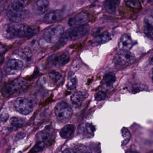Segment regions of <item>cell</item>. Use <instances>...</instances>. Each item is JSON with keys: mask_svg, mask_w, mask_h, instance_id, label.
Here are the masks:
<instances>
[{"mask_svg": "<svg viewBox=\"0 0 153 153\" xmlns=\"http://www.w3.org/2000/svg\"><path fill=\"white\" fill-rule=\"evenodd\" d=\"M62 153H74L71 149H66Z\"/></svg>", "mask_w": 153, "mask_h": 153, "instance_id": "obj_33", "label": "cell"}, {"mask_svg": "<svg viewBox=\"0 0 153 153\" xmlns=\"http://www.w3.org/2000/svg\"><path fill=\"white\" fill-rule=\"evenodd\" d=\"M136 61V57L129 51L120 50L114 57L113 62L120 66H127L133 63Z\"/></svg>", "mask_w": 153, "mask_h": 153, "instance_id": "obj_8", "label": "cell"}, {"mask_svg": "<svg viewBox=\"0 0 153 153\" xmlns=\"http://www.w3.org/2000/svg\"><path fill=\"white\" fill-rule=\"evenodd\" d=\"M133 45L132 39L127 34L122 35L119 40V48L122 51H129L132 48Z\"/></svg>", "mask_w": 153, "mask_h": 153, "instance_id": "obj_15", "label": "cell"}, {"mask_svg": "<svg viewBox=\"0 0 153 153\" xmlns=\"http://www.w3.org/2000/svg\"><path fill=\"white\" fill-rule=\"evenodd\" d=\"M27 1H15L11 3L7 12L8 19L13 22L17 23L22 21L26 18V8Z\"/></svg>", "mask_w": 153, "mask_h": 153, "instance_id": "obj_2", "label": "cell"}, {"mask_svg": "<svg viewBox=\"0 0 153 153\" xmlns=\"http://www.w3.org/2000/svg\"><path fill=\"white\" fill-rule=\"evenodd\" d=\"M75 130V127L74 125H66L60 131V136L63 138H69L73 134Z\"/></svg>", "mask_w": 153, "mask_h": 153, "instance_id": "obj_21", "label": "cell"}, {"mask_svg": "<svg viewBox=\"0 0 153 153\" xmlns=\"http://www.w3.org/2000/svg\"><path fill=\"white\" fill-rule=\"evenodd\" d=\"M150 62H151V63L153 64V57L152 58H151Z\"/></svg>", "mask_w": 153, "mask_h": 153, "instance_id": "obj_37", "label": "cell"}, {"mask_svg": "<svg viewBox=\"0 0 153 153\" xmlns=\"http://www.w3.org/2000/svg\"><path fill=\"white\" fill-rule=\"evenodd\" d=\"M111 40L110 34L108 31L102 32L95 37L93 40V44L96 46L106 44Z\"/></svg>", "mask_w": 153, "mask_h": 153, "instance_id": "obj_19", "label": "cell"}, {"mask_svg": "<svg viewBox=\"0 0 153 153\" xmlns=\"http://www.w3.org/2000/svg\"><path fill=\"white\" fill-rule=\"evenodd\" d=\"M64 15L63 12L61 10L53 11L47 13L44 17V21L47 23L56 22L62 19Z\"/></svg>", "mask_w": 153, "mask_h": 153, "instance_id": "obj_13", "label": "cell"}, {"mask_svg": "<svg viewBox=\"0 0 153 153\" xmlns=\"http://www.w3.org/2000/svg\"><path fill=\"white\" fill-rule=\"evenodd\" d=\"M13 105L15 110L23 115H29L33 110L32 102L23 97L17 98L14 101Z\"/></svg>", "mask_w": 153, "mask_h": 153, "instance_id": "obj_7", "label": "cell"}, {"mask_svg": "<svg viewBox=\"0 0 153 153\" xmlns=\"http://www.w3.org/2000/svg\"><path fill=\"white\" fill-rule=\"evenodd\" d=\"M0 15H1V13H0Z\"/></svg>", "mask_w": 153, "mask_h": 153, "instance_id": "obj_38", "label": "cell"}, {"mask_svg": "<svg viewBox=\"0 0 153 153\" xmlns=\"http://www.w3.org/2000/svg\"><path fill=\"white\" fill-rule=\"evenodd\" d=\"M150 77L152 78V81L153 83V68L150 72Z\"/></svg>", "mask_w": 153, "mask_h": 153, "instance_id": "obj_34", "label": "cell"}, {"mask_svg": "<svg viewBox=\"0 0 153 153\" xmlns=\"http://www.w3.org/2000/svg\"><path fill=\"white\" fill-rule=\"evenodd\" d=\"M36 26H29L22 24H7L3 29V36L5 38H28L36 35L38 32Z\"/></svg>", "mask_w": 153, "mask_h": 153, "instance_id": "obj_1", "label": "cell"}, {"mask_svg": "<svg viewBox=\"0 0 153 153\" xmlns=\"http://www.w3.org/2000/svg\"><path fill=\"white\" fill-rule=\"evenodd\" d=\"M64 32V28L61 25H54L47 29L43 34L45 41L48 44H54L61 39Z\"/></svg>", "mask_w": 153, "mask_h": 153, "instance_id": "obj_5", "label": "cell"}, {"mask_svg": "<svg viewBox=\"0 0 153 153\" xmlns=\"http://www.w3.org/2000/svg\"><path fill=\"white\" fill-rule=\"evenodd\" d=\"M107 97V94L104 91H100L97 93L94 96L95 100L100 102L104 100Z\"/></svg>", "mask_w": 153, "mask_h": 153, "instance_id": "obj_29", "label": "cell"}, {"mask_svg": "<svg viewBox=\"0 0 153 153\" xmlns=\"http://www.w3.org/2000/svg\"><path fill=\"white\" fill-rule=\"evenodd\" d=\"M62 79V76L60 73L52 71L48 74L47 76L45 79L46 82L48 81V84L56 85L61 82Z\"/></svg>", "mask_w": 153, "mask_h": 153, "instance_id": "obj_17", "label": "cell"}, {"mask_svg": "<svg viewBox=\"0 0 153 153\" xmlns=\"http://www.w3.org/2000/svg\"><path fill=\"white\" fill-rule=\"evenodd\" d=\"M121 133H122V136L124 138L122 145H126L130 140V138H131V134L128 129L126 128H122Z\"/></svg>", "mask_w": 153, "mask_h": 153, "instance_id": "obj_25", "label": "cell"}, {"mask_svg": "<svg viewBox=\"0 0 153 153\" xmlns=\"http://www.w3.org/2000/svg\"><path fill=\"white\" fill-rule=\"evenodd\" d=\"M10 123L13 127L20 128L25 125V119L19 117H13L10 119Z\"/></svg>", "mask_w": 153, "mask_h": 153, "instance_id": "obj_22", "label": "cell"}, {"mask_svg": "<svg viewBox=\"0 0 153 153\" xmlns=\"http://www.w3.org/2000/svg\"><path fill=\"white\" fill-rule=\"evenodd\" d=\"M9 118L8 113L5 111L0 112V122H5Z\"/></svg>", "mask_w": 153, "mask_h": 153, "instance_id": "obj_32", "label": "cell"}, {"mask_svg": "<svg viewBox=\"0 0 153 153\" xmlns=\"http://www.w3.org/2000/svg\"><path fill=\"white\" fill-rule=\"evenodd\" d=\"M116 81V77L115 74L110 72L106 74L102 82V90L107 91L111 90Z\"/></svg>", "mask_w": 153, "mask_h": 153, "instance_id": "obj_14", "label": "cell"}, {"mask_svg": "<svg viewBox=\"0 0 153 153\" xmlns=\"http://www.w3.org/2000/svg\"><path fill=\"white\" fill-rule=\"evenodd\" d=\"M45 147V142H38L35 145V146L32 148L30 153H36L42 152Z\"/></svg>", "mask_w": 153, "mask_h": 153, "instance_id": "obj_23", "label": "cell"}, {"mask_svg": "<svg viewBox=\"0 0 153 153\" xmlns=\"http://www.w3.org/2000/svg\"><path fill=\"white\" fill-rule=\"evenodd\" d=\"M55 113L59 121L65 123L71 119L73 112L71 106L66 102H62L56 105L55 108Z\"/></svg>", "mask_w": 153, "mask_h": 153, "instance_id": "obj_6", "label": "cell"}, {"mask_svg": "<svg viewBox=\"0 0 153 153\" xmlns=\"http://www.w3.org/2000/svg\"><path fill=\"white\" fill-rule=\"evenodd\" d=\"M120 1H107L104 4V8L107 12L113 14L116 12Z\"/></svg>", "mask_w": 153, "mask_h": 153, "instance_id": "obj_20", "label": "cell"}, {"mask_svg": "<svg viewBox=\"0 0 153 153\" xmlns=\"http://www.w3.org/2000/svg\"><path fill=\"white\" fill-rule=\"evenodd\" d=\"M88 14L82 12L71 17L68 20V23L71 27H76L85 25L89 21Z\"/></svg>", "mask_w": 153, "mask_h": 153, "instance_id": "obj_11", "label": "cell"}, {"mask_svg": "<svg viewBox=\"0 0 153 153\" xmlns=\"http://www.w3.org/2000/svg\"><path fill=\"white\" fill-rule=\"evenodd\" d=\"M85 130L89 134L93 135L95 131V128L92 124L87 123L85 125Z\"/></svg>", "mask_w": 153, "mask_h": 153, "instance_id": "obj_30", "label": "cell"}, {"mask_svg": "<svg viewBox=\"0 0 153 153\" xmlns=\"http://www.w3.org/2000/svg\"><path fill=\"white\" fill-rule=\"evenodd\" d=\"M126 3L128 6L133 8H137L140 5L139 2L137 1H126Z\"/></svg>", "mask_w": 153, "mask_h": 153, "instance_id": "obj_31", "label": "cell"}, {"mask_svg": "<svg viewBox=\"0 0 153 153\" xmlns=\"http://www.w3.org/2000/svg\"><path fill=\"white\" fill-rule=\"evenodd\" d=\"M69 53L66 52L54 54L49 57L48 61L52 65L60 67L66 64L70 61Z\"/></svg>", "mask_w": 153, "mask_h": 153, "instance_id": "obj_10", "label": "cell"}, {"mask_svg": "<svg viewBox=\"0 0 153 153\" xmlns=\"http://www.w3.org/2000/svg\"><path fill=\"white\" fill-rule=\"evenodd\" d=\"M126 153H137V152H132V151H129V152H128Z\"/></svg>", "mask_w": 153, "mask_h": 153, "instance_id": "obj_36", "label": "cell"}, {"mask_svg": "<svg viewBox=\"0 0 153 153\" xmlns=\"http://www.w3.org/2000/svg\"><path fill=\"white\" fill-rule=\"evenodd\" d=\"M49 7V2L45 0H40L37 1L33 5V11L35 14L38 15L45 14Z\"/></svg>", "mask_w": 153, "mask_h": 153, "instance_id": "obj_12", "label": "cell"}, {"mask_svg": "<svg viewBox=\"0 0 153 153\" xmlns=\"http://www.w3.org/2000/svg\"><path fill=\"white\" fill-rule=\"evenodd\" d=\"M74 153H92L91 149L82 145L76 146L74 149Z\"/></svg>", "mask_w": 153, "mask_h": 153, "instance_id": "obj_28", "label": "cell"}, {"mask_svg": "<svg viewBox=\"0 0 153 153\" xmlns=\"http://www.w3.org/2000/svg\"><path fill=\"white\" fill-rule=\"evenodd\" d=\"M27 88L25 82L16 80L5 84L1 90V93L4 97H10L15 94L23 92Z\"/></svg>", "mask_w": 153, "mask_h": 153, "instance_id": "obj_4", "label": "cell"}, {"mask_svg": "<svg viewBox=\"0 0 153 153\" xmlns=\"http://www.w3.org/2000/svg\"><path fill=\"white\" fill-rule=\"evenodd\" d=\"M51 138L50 134L45 132H41L39 133L37 135L38 142H45L48 141Z\"/></svg>", "mask_w": 153, "mask_h": 153, "instance_id": "obj_26", "label": "cell"}, {"mask_svg": "<svg viewBox=\"0 0 153 153\" xmlns=\"http://www.w3.org/2000/svg\"><path fill=\"white\" fill-rule=\"evenodd\" d=\"M89 31L90 27L86 24L74 27L65 31L60 40L63 43L78 40L86 36Z\"/></svg>", "mask_w": 153, "mask_h": 153, "instance_id": "obj_3", "label": "cell"}, {"mask_svg": "<svg viewBox=\"0 0 153 153\" xmlns=\"http://www.w3.org/2000/svg\"><path fill=\"white\" fill-rule=\"evenodd\" d=\"M23 66V62L21 60L10 59L5 63L4 71L8 75H14L19 73L21 71Z\"/></svg>", "mask_w": 153, "mask_h": 153, "instance_id": "obj_9", "label": "cell"}, {"mask_svg": "<svg viewBox=\"0 0 153 153\" xmlns=\"http://www.w3.org/2000/svg\"><path fill=\"white\" fill-rule=\"evenodd\" d=\"M85 98V95L84 93L81 91H77L71 95V100L74 107L76 108H78L81 107Z\"/></svg>", "mask_w": 153, "mask_h": 153, "instance_id": "obj_18", "label": "cell"}, {"mask_svg": "<svg viewBox=\"0 0 153 153\" xmlns=\"http://www.w3.org/2000/svg\"><path fill=\"white\" fill-rule=\"evenodd\" d=\"M3 79V75L2 73L0 72V84L1 83Z\"/></svg>", "mask_w": 153, "mask_h": 153, "instance_id": "obj_35", "label": "cell"}, {"mask_svg": "<svg viewBox=\"0 0 153 153\" xmlns=\"http://www.w3.org/2000/svg\"><path fill=\"white\" fill-rule=\"evenodd\" d=\"M77 84V79L76 77L75 76H72L68 80L66 87L68 90H72L76 89Z\"/></svg>", "mask_w": 153, "mask_h": 153, "instance_id": "obj_24", "label": "cell"}, {"mask_svg": "<svg viewBox=\"0 0 153 153\" xmlns=\"http://www.w3.org/2000/svg\"><path fill=\"white\" fill-rule=\"evenodd\" d=\"M19 55L27 60H30L32 57V53L29 49L24 48L19 51Z\"/></svg>", "mask_w": 153, "mask_h": 153, "instance_id": "obj_27", "label": "cell"}, {"mask_svg": "<svg viewBox=\"0 0 153 153\" xmlns=\"http://www.w3.org/2000/svg\"><path fill=\"white\" fill-rule=\"evenodd\" d=\"M143 28L146 35L153 39V15H147L144 18Z\"/></svg>", "mask_w": 153, "mask_h": 153, "instance_id": "obj_16", "label": "cell"}]
</instances>
